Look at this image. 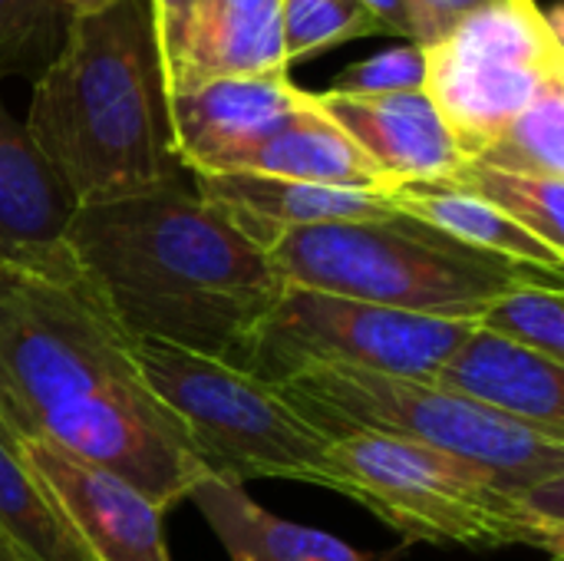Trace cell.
<instances>
[{"label": "cell", "instance_id": "83f0119b", "mask_svg": "<svg viewBox=\"0 0 564 561\" xmlns=\"http://www.w3.org/2000/svg\"><path fill=\"white\" fill-rule=\"evenodd\" d=\"M198 0H149V20H152V36H155V53L162 63V79L169 86L178 56H182V43L188 33V20L195 13Z\"/></svg>", "mask_w": 564, "mask_h": 561}, {"label": "cell", "instance_id": "277c9868", "mask_svg": "<svg viewBox=\"0 0 564 561\" xmlns=\"http://www.w3.org/2000/svg\"><path fill=\"white\" fill-rule=\"evenodd\" d=\"M264 251L288 288L466 324H476L516 284L564 288L562 274L466 248L403 212L373 222L288 228Z\"/></svg>", "mask_w": 564, "mask_h": 561}, {"label": "cell", "instance_id": "ffe728a7", "mask_svg": "<svg viewBox=\"0 0 564 561\" xmlns=\"http://www.w3.org/2000/svg\"><path fill=\"white\" fill-rule=\"evenodd\" d=\"M0 532L20 561H93L0 423Z\"/></svg>", "mask_w": 564, "mask_h": 561}, {"label": "cell", "instance_id": "7c38bea8", "mask_svg": "<svg viewBox=\"0 0 564 561\" xmlns=\"http://www.w3.org/2000/svg\"><path fill=\"white\" fill-rule=\"evenodd\" d=\"M317 109L340 126L357 149L397 188L406 182H436L466 162L446 122L423 89L390 96L314 93Z\"/></svg>", "mask_w": 564, "mask_h": 561}, {"label": "cell", "instance_id": "603a6c76", "mask_svg": "<svg viewBox=\"0 0 564 561\" xmlns=\"http://www.w3.org/2000/svg\"><path fill=\"white\" fill-rule=\"evenodd\" d=\"M476 327L564 364V288L516 284L479 314Z\"/></svg>", "mask_w": 564, "mask_h": 561}, {"label": "cell", "instance_id": "30bf717a", "mask_svg": "<svg viewBox=\"0 0 564 561\" xmlns=\"http://www.w3.org/2000/svg\"><path fill=\"white\" fill-rule=\"evenodd\" d=\"M10 436L93 561H172L162 536L165 513L145 493L43 436Z\"/></svg>", "mask_w": 564, "mask_h": 561}, {"label": "cell", "instance_id": "6da1fadb", "mask_svg": "<svg viewBox=\"0 0 564 561\" xmlns=\"http://www.w3.org/2000/svg\"><path fill=\"white\" fill-rule=\"evenodd\" d=\"M0 420L122 476L162 513L212 476L73 258L0 265Z\"/></svg>", "mask_w": 564, "mask_h": 561}, {"label": "cell", "instance_id": "f546056e", "mask_svg": "<svg viewBox=\"0 0 564 561\" xmlns=\"http://www.w3.org/2000/svg\"><path fill=\"white\" fill-rule=\"evenodd\" d=\"M112 3H119V0H59V7L69 17H76V13H99V10H106Z\"/></svg>", "mask_w": 564, "mask_h": 561}, {"label": "cell", "instance_id": "44dd1931", "mask_svg": "<svg viewBox=\"0 0 564 561\" xmlns=\"http://www.w3.org/2000/svg\"><path fill=\"white\" fill-rule=\"evenodd\" d=\"M436 182H449L482 198L486 205H492L496 212H502L506 218H512L545 245L564 251V179L519 175L466 159L459 169H453L446 179Z\"/></svg>", "mask_w": 564, "mask_h": 561}, {"label": "cell", "instance_id": "7a4b0ae2", "mask_svg": "<svg viewBox=\"0 0 564 561\" xmlns=\"http://www.w3.org/2000/svg\"><path fill=\"white\" fill-rule=\"evenodd\" d=\"M63 245L132 341L218 360L288 288L268 251L182 179L76 205Z\"/></svg>", "mask_w": 564, "mask_h": 561}, {"label": "cell", "instance_id": "4fadbf2b", "mask_svg": "<svg viewBox=\"0 0 564 561\" xmlns=\"http://www.w3.org/2000/svg\"><path fill=\"white\" fill-rule=\"evenodd\" d=\"M430 380L476 407L564 440V364L529 347L473 324Z\"/></svg>", "mask_w": 564, "mask_h": 561}, {"label": "cell", "instance_id": "cb8c5ba5", "mask_svg": "<svg viewBox=\"0 0 564 561\" xmlns=\"http://www.w3.org/2000/svg\"><path fill=\"white\" fill-rule=\"evenodd\" d=\"M383 33L357 0H281V43L288 63Z\"/></svg>", "mask_w": 564, "mask_h": 561}, {"label": "cell", "instance_id": "7402d4cb", "mask_svg": "<svg viewBox=\"0 0 564 561\" xmlns=\"http://www.w3.org/2000/svg\"><path fill=\"white\" fill-rule=\"evenodd\" d=\"M476 162L519 175L564 179V79L549 83L539 99L476 155Z\"/></svg>", "mask_w": 564, "mask_h": 561}, {"label": "cell", "instance_id": "ac0fdd59", "mask_svg": "<svg viewBox=\"0 0 564 561\" xmlns=\"http://www.w3.org/2000/svg\"><path fill=\"white\" fill-rule=\"evenodd\" d=\"M188 499L198 506L231 561H390V555L354 549L324 529L268 513L241 483L221 476H205Z\"/></svg>", "mask_w": 564, "mask_h": 561}, {"label": "cell", "instance_id": "d6986e66", "mask_svg": "<svg viewBox=\"0 0 564 561\" xmlns=\"http://www.w3.org/2000/svg\"><path fill=\"white\" fill-rule=\"evenodd\" d=\"M390 202L397 212L433 225L436 231L456 238L466 248L562 274L564 251L545 245L542 238H535L532 231H525L482 198L449 182H406L390 188Z\"/></svg>", "mask_w": 564, "mask_h": 561}, {"label": "cell", "instance_id": "d4e9b609", "mask_svg": "<svg viewBox=\"0 0 564 561\" xmlns=\"http://www.w3.org/2000/svg\"><path fill=\"white\" fill-rule=\"evenodd\" d=\"M59 0H0V79L43 69L63 43Z\"/></svg>", "mask_w": 564, "mask_h": 561}, {"label": "cell", "instance_id": "5b68a950", "mask_svg": "<svg viewBox=\"0 0 564 561\" xmlns=\"http://www.w3.org/2000/svg\"><path fill=\"white\" fill-rule=\"evenodd\" d=\"M330 466L337 493L357 499L406 542L463 549L529 546L562 561L564 526H552L532 509V483L519 486L463 456L373 433L334 440Z\"/></svg>", "mask_w": 564, "mask_h": 561}, {"label": "cell", "instance_id": "484cf974", "mask_svg": "<svg viewBox=\"0 0 564 561\" xmlns=\"http://www.w3.org/2000/svg\"><path fill=\"white\" fill-rule=\"evenodd\" d=\"M426 79V53L416 43H400L393 50L373 53L360 63H350L337 79L334 93L350 96H390V93H413L423 89Z\"/></svg>", "mask_w": 564, "mask_h": 561}, {"label": "cell", "instance_id": "9a60e30c", "mask_svg": "<svg viewBox=\"0 0 564 561\" xmlns=\"http://www.w3.org/2000/svg\"><path fill=\"white\" fill-rule=\"evenodd\" d=\"M73 198L0 103V265L43 268L69 258L63 235Z\"/></svg>", "mask_w": 564, "mask_h": 561}, {"label": "cell", "instance_id": "ba28073f", "mask_svg": "<svg viewBox=\"0 0 564 561\" xmlns=\"http://www.w3.org/2000/svg\"><path fill=\"white\" fill-rule=\"evenodd\" d=\"M469 331L473 324L466 321L423 317L354 298L284 288L228 364L274 387L307 370L433 377Z\"/></svg>", "mask_w": 564, "mask_h": 561}, {"label": "cell", "instance_id": "5bb4252c", "mask_svg": "<svg viewBox=\"0 0 564 561\" xmlns=\"http://www.w3.org/2000/svg\"><path fill=\"white\" fill-rule=\"evenodd\" d=\"M195 192L261 248L288 228L373 222L397 212L390 195L380 192L327 188L251 172L195 175Z\"/></svg>", "mask_w": 564, "mask_h": 561}, {"label": "cell", "instance_id": "9c48e42d", "mask_svg": "<svg viewBox=\"0 0 564 561\" xmlns=\"http://www.w3.org/2000/svg\"><path fill=\"white\" fill-rule=\"evenodd\" d=\"M423 53V93L466 159L492 145L549 83L564 79V33L539 0H496Z\"/></svg>", "mask_w": 564, "mask_h": 561}, {"label": "cell", "instance_id": "8992f818", "mask_svg": "<svg viewBox=\"0 0 564 561\" xmlns=\"http://www.w3.org/2000/svg\"><path fill=\"white\" fill-rule=\"evenodd\" d=\"M149 390L185 430L198 463L221 479H288L337 493L334 440L304 420L281 387L228 360L135 341Z\"/></svg>", "mask_w": 564, "mask_h": 561}, {"label": "cell", "instance_id": "2e32d148", "mask_svg": "<svg viewBox=\"0 0 564 561\" xmlns=\"http://www.w3.org/2000/svg\"><path fill=\"white\" fill-rule=\"evenodd\" d=\"M281 0H198L165 96L215 76H288Z\"/></svg>", "mask_w": 564, "mask_h": 561}, {"label": "cell", "instance_id": "f1b7e54d", "mask_svg": "<svg viewBox=\"0 0 564 561\" xmlns=\"http://www.w3.org/2000/svg\"><path fill=\"white\" fill-rule=\"evenodd\" d=\"M357 3L380 23L383 33L403 36L406 43H413V20H410L406 0H357Z\"/></svg>", "mask_w": 564, "mask_h": 561}, {"label": "cell", "instance_id": "4316f807", "mask_svg": "<svg viewBox=\"0 0 564 561\" xmlns=\"http://www.w3.org/2000/svg\"><path fill=\"white\" fill-rule=\"evenodd\" d=\"M496 0H406L413 20V43L430 50L443 43L469 13L489 7Z\"/></svg>", "mask_w": 564, "mask_h": 561}, {"label": "cell", "instance_id": "52a82bcc", "mask_svg": "<svg viewBox=\"0 0 564 561\" xmlns=\"http://www.w3.org/2000/svg\"><path fill=\"white\" fill-rule=\"evenodd\" d=\"M281 393L330 440L390 436L479 463L519 486L564 476V440L476 407L430 377L364 370H307Z\"/></svg>", "mask_w": 564, "mask_h": 561}, {"label": "cell", "instance_id": "3957f363", "mask_svg": "<svg viewBox=\"0 0 564 561\" xmlns=\"http://www.w3.org/2000/svg\"><path fill=\"white\" fill-rule=\"evenodd\" d=\"M23 129L73 205L126 198L182 179L142 0L69 17L59 50L33 83Z\"/></svg>", "mask_w": 564, "mask_h": 561}, {"label": "cell", "instance_id": "e0dca14e", "mask_svg": "<svg viewBox=\"0 0 564 561\" xmlns=\"http://www.w3.org/2000/svg\"><path fill=\"white\" fill-rule=\"evenodd\" d=\"M225 172H251V175L291 179V182L327 185V188L380 192V195H390L393 188L383 179V172L357 149V142L317 109V103L291 116L268 136H261L254 145L241 149L225 165Z\"/></svg>", "mask_w": 564, "mask_h": 561}, {"label": "cell", "instance_id": "8fae6325", "mask_svg": "<svg viewBox=\"0 0 564 561\" xmlns=\"http://www.w3.org/2000/svg\"><path fill=\"white\" fill-rule=\"evenodd\" d=\"M314 106V93L291 76H215L169 93L172 145L192 175L225 172V165L261 136Z\"/></svg>", "mask_w": 564, "mask_h": 561}, {"label": "cell", "instance_id": "4dcf8cb0", "mask_svg": "<svg viewBox=\"0 0 564 561\" xmlns=\"http://www.w3.org/2000/svg\"><path fill=\"white\" fill-rule=\"evenodd\" d=\"M0 561H20V555L13 552V546L3 539V532H0Z\"/></svg>", "mask_w": 564, "mask_h": 561}]
</instances>
